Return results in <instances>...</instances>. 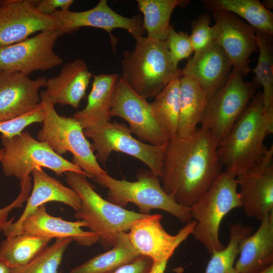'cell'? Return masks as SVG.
<instances>
[{
	"instance_id": "6da1fadb",
	"label": "cell",
	"mask_w": 273,
	"mask_h": 273,
	"mask_svg": "<svg viewBox=\"0 0 273 273\" xmlns=\"http://www.w3.org/2000/svg\"><path fill=\"white\" fill-rule=\"evenodd\" d=\"M218 146L210 132L202 127L190 137H171L159 177L164 192L178 204L190 208L221 172Z\"/></svg>"
},
{
	"instance_id": "7a4b0ae2",
	"label": "cell",
	"mask_w": 273,
	"mask_h": 273,
	"mask_svg": "<svg viewBox=\"0 0 273 273\" xmlns=\"http://www.w3.org/2000/svg\"><path fill=\"white\" fill-rule=\"evenodd\" d=\"M263 111L262 93L258 92L218 146L224 171L234 178L258 163L267 151L264 141L272 133L273 124L265 119Z\"/></svg>"
},
{
	"instance_id": "3957f363",
	"label": "cell",
	"mask_w": 273,
	"mask_h": 273,
	"mask_svg": "<svg viewBox=\"0 0 273 273\" xmlns=\"http://www.w3.org/2000/svg\"><path fill=\"white\" fill-rule=\"evenodd\" d=\"M135 41L132 51L123 53L121 77L141 97L155 98L171 80L181 77V70L174 64L165 41L141 36Z\"/></svg>"
},
{
	"instance_id": "277c9868",
	"label": "cell",
	"mask_w": 273,
	"mask_h": 273,
	"mask_svg": "<svg viewBox=\"0 0 273 273\" xmlns=\"http://www.w3.org/2000/svg\"><path fill=\"white\" fill-rule=\"evenodd\" d=\"M65 179L81 199L80 208L74 213L77 220L87 224L99 237V242L106 249L114 245L118 233L128 231L134 221L148 215L135 212L104 199L82 174L65 172Z\"/></svg>"
},
{
	"instance_id": "5b68a950",
	"label": "cell",
	"mask_w": 273,
	"mask_h": 273,
	"mask_svg": "<svg viewBox=\"0 0 273 273\" xmlns=\"http://www.w3.org/2000/svg\"><path fill=\"white\" fill-rule=\"evenodd\" d=\"M40 96L43 119L37 140L46 143L59 155L71 153L72 162L88 178L95 179L107 173L100 166L80 123L73 117L59 115L44 90L40 93Z\"/></svg>"
},
{
	"instance_id": "8992f818",
	"label": "cell",
	"mask_w": 273,
	"mask_h": 273,
	"mask_svg": "<svg viewBox=\"0 0 273 273\" xmlns=\"http://www.w3.org/2000/svg\"><path fill=\"white\" fill-rule=\"evenodd\" d=\"M136 178L134 181L119 180L106 173L95 180L108 189L106 200L121 207L125 208L131 203L142 214L150 215L151 210L157 209L172 214L185 224L192 220L190 208L178 204L167 195L162 188L159 177L150 169H139Z\"/></svg>"
},
{
	"instance_id": "52a82bcc",
	"label": "cell",
	"mask_w": 273,
	"mask_h": 273,
	"mask_svg": "<svg viewBox=\"0 0 273 273\" xmlns=\"http://www.w3.org/2000/svg\"><path fill=\"white\" fill-rule=\"evenodd\" d=\"M237 189L236 178L221 171L190 207L192 218L196 222L192 235L210 255L225 247L219 237L222 220L233 209L241 207Z\"/></svg>"
},
{
	"instance_id": "ba28073f",
	"label": "cell",
	"mask_w": 273,
	"mask_h": 273,
	"mask_svg": "<svg viewBox=\"0 0 273 273\" xmlns=\"http://www.w3.org/2000/svg\"><path fill=\"white\" fill-rule=\"evenodd\" d=\"M4 150L1 161L4 174L20 179V185L31 180L36 167H45L61 176L68 171L87 175L72 162L56 153L45 142L34 139L28 132L12 137L1 135Z\"/></svg>"
},
{
	"instance_id": "9c48e42d",
	"label": "cell",
	"mask_w": 273,
	"mask_h": 273,
	"mask_svg": "<svg viewBox=\"0 0 273 273\" xmlns=\"http://www.w3.org/2000/svg\"><path fill=\"white\" fill-rule=\"evenodd\" d=\"M260 85L254 78L245 81L232 69L225 84L208 101L200 123L219 144L229 134Z\"/></svg>"
},
{
	"instance_id": "30bf717a",
	"label": "cell",
	"mask_w": 273,
	"mask_h": 273,
	"mask_svg": "<svg viewBox=\"0 0 273 273\" xmlns=\"http://www.w3.org/2000/svg\"><path fill=\"white\" fill-rule=\"evenodd\" d=\"M83 133L93 142L91 147L96 151L98 161H108L112 152H121L142 161L157 176L160 177L163 158L167 143L153 145L142 142L131 135L128 127L116 121L100 126L84 129Z\"/></svg>"
},
{
	"instance_id": "8fae6325",
	"label": "cell",
	"mask_w": 273,
	"mask_h": 273,
	"mask_svg": "<svg viewBox=\"0 0 273 273\" xmlns=\"http://www.w3.org/2000/svg\"><path fill=\"white\" fill-rule=\"evenodd\" d=\"M51 16L55 20L54 30L59 37L73 34L81 27L100 28L109 33L113 48H116L118 39L112 33L114 29L126 30L135 40L143 36L146 32L140 15L124 17L112 10L106 0H100L94 8L87 10L73 12L59 10Z\"/></svg>"
},
{
	"instance_id": "7c38bea8",
	"label": "cell",
	"mask_w": 273,
	"mask_h": 273,
	"mask_svg": "<svg viewBox=\"0 0 273 273\" xmlns=\"http://www.w3.org/2000/svg\"><path fill=\"white\" fill-rule=\"evenodd\" d=\"M58 37L54 29L48 30L20 42L0 46V70L29 75L62 65L63 58L54 50Z\"/></svg>"
},
{
	"instance_id": "4fadbf2b",
	"label": "cell",
	"mask_w": 273,
	"mask_h": 273,
	"mask_svg": "<svg viewBox=\"0 0 273 273\" xmlns=\"http://www.w3.org/2000/svg\"><path fill=\"white\" fill-rule=\"evenodd\" d=\"M111 117L123 119L131 133L153 145L166 144L170 135L153 114L150 103L137 94L120 76L110 110Z\"/></svg>"
},
{
	"instance_id": "5bb4252c",
	"label": "cell",
	"mask_w": 273,
	"mask_h": 273,
	"mask_svg": "<svg viewBox=\"0 0 273 273\" xmlns=\"http://www.w3.org/2000/svg\"><path fill=\"white\" fill-rule=\"evenodd\" d=\"M215 41L222 49L233 69L245 76L251 70L249 57L258 51L256 30L237 15L227 11L212 12Z\"/></svg>"
},
{
	"instance_id": "9a60e30c",
	"label": "cell",
	"mask_w": 273,
	"mask_h": 273,
	"mask_svg": "<svg viewBox=\"0 0 273 273\" xmlns=\"http://www.w3.org/2000/svg\"><path fill=\"white\" fill-rule=\"evenodd\" d=\"M162 216L150 214L136 220L127 233L130 242L141 255L154 262L168 260L175 250L192 235L196 222L186 224L175 235L168 233L161 224Z\"/></svg>"
},
{
	"instance_id": "2e32d148",
	"label": "cell",
	"mask_w": 273,
	"mask_h": 273,
	"mask_svg": "<svg viewBox=\"0 0 273 273\" xmlns=\"http://www.w3.org/2000/svg\"><path fill=\"white\" fill-rule=\"evenodd\" d=\"M273 147L262 159L235 178L246 215L261 221L273 212Z\"/></svg>"
},
{
	"instance_id": "e0dca14e",
	"label": "cell",
	"mask_w": 273,
	"mask_h": 273,
	"mask_svg": "<svg viewBox=\"0 0 273 273\" xmlns=\"http://www.w3.org/2000/svg\"><path fill=\"white\" fill-rule=\"evenodd\" d=\"M54 27V18L39 12L35 0H3L0 7V46L20 42Z\"/></svg>"
},
{
	"instance_id": "ac0fdd59",
	"label": "cell",
	"mask_w": 273,
	"mask_h": 273,
	"mask_svg": "<svg viewBox=\"0 0 273 273\" xmlns=\"http://www.w3.org/2000/svg\"><path fill=\"white\" fill-rule=\"evenodd\" d=\"M47 80L45 77L32 79L19 72L0 70V122L36 108L41 102L39 89Z\"/></svg>"
},
{
	"instance_id": "d6986e66",
	"label": "cell",
	"mask_w": 273,
	"mask_h": 273,
	"mask_svg": "<svg viewBox=\"0 0 273 273\" xmlns=\"http://www.w3.org/2000/svg\"><path fill=\"white\" fill-rule=\"evenodd\" d=\"M82 227H87L83 221H67L49 214L45 204H43L28 215L8 237L26 233L52 239L70 238L78 244L86 247L99 242V237L96 233L84 231Z\"/></svg>"
},
{
	"instance_id": "ffe728a7",
	"label": "cell",
	"mask_w": 273,
	"mask_h": 273,
	"mask_svg": "<svg viewBox=\"0 0 273 273\" xmlns=\"http://www.w3.org/2000/svg\"><path fill=\"white\" fill-rule=\"evenodd\" d=\"M233 67L222 49L214 41L194 54L181 70V76L195 81L209 100L226 82Z\"/></svg>"
},
{
	"instance_id": "44dd1931",
	"label": "cell",
	"mask_w": 273,
	"mask_h": 273,
	"mask_svg": "<svg viewBox=\"0 0 273 273\" xmlns=\"http://www.w3.org/2000/svg\"><path fill=\"white\" fill-rule=\"evenodd\" d=\"M31 173L33 178L31 193L19 219L13 222V218L5 225L3 232L6 238L9 236L28 215L46 203L55 201L61 202L69 206L76 211L80 208V198L73 189L64 186L58 179L50 176L41 167H36Z\"/></svg>"
},
{
	"instance_id": "7402d4cb",
	"label": "cell",
	"mask_w": 273,
	"mask_h": 273,
	"mask_svg": "<svg viewBox=\"0 0 273 273\" xmlns=\"http://www.w3.org/2000/svg\"><path fill=\"white\" fill-rule=\"evenodd\" d=\"M92 76L84 60L77 58L65 64L57 75L47 79L44 91L54 105H70L77 109Z\"/></svg>"
},
{
	"instance_id": "603a6c76",
	"label": "cell",
	"mask_w": 273,
	"mask_h": 273,
	"mask_svg": "<svg viewBox=\"0 0 273 273\" xmlns=\"http://www.w3.org/2000/svg\"><path fill=\"white\" fill-rule=\"evenodd\" d=\"M257 231L242 242L235 268L238 273H256L273 264V212Z\"/></svg>"
},
{
	"instance_id": "cb8c5ba5",
	"label": "cell",
	"mask_w": 273,
	"mask_h": 273,
	"mask_svg": "<svg viewBox=\"0 0 273 273\" xmlns=\"http://www.w3.org/2000/svg\"><path fill=\"white\" fill-rule=\"evenodd\" d=\"M119 77L117 73L93 76L87 104L73 116L83 129L96 128L110 122V112Z\"/></svg>"
},
{
	"instance_id": "d4e9b609",
	"label": "cell",
	"mask_w": 273,
	"mask_h": 273,
	"mask_svg": "<svg viewBox=\"0 0 273 273\" xmlns=\"http://www.w3.org/2000/svg\"><path fill=\"white\" fill-rule=\"evenodd\" d=\"M179 119L177 135L192 136L200 123L208 101L205 92L193 79L179 78Z\"/></svg>"
},
{
	"instance_id": "484cf974",
	"label": "cell",
	"mask_w": 273,
	"mask_h": 273,
	"mask_svg": "<svg viewBox=\"0 0 273 273\" xmlns=\"http://www.w3.org/2000/svg\"><path fill=\"white\" fill-rule=\"evenodd\" d=\"M140 255L130 242L127 233L120 232L111 249L73 268L69 273H111Z\"/></svg>"
},
{
	"instance_id": "4316f807",
	"label": "cell",
	"mask_w": 273,
	"mask_h": 273,
	"mask_svg": "<svg viewBox=\"0 0 273 273\" xmlns=\"http://www.w3.org/2000/svg\"><path fill=\"white\" fill-rule=\"evenodd\" d=\"M208 11L222 10L245 19L256 31L272 36L273 15L258 0H203Z\"/></svg>"
},
{
	"instance_id": "83f0119b",
	"label": "cell",
	"mask_w": 273,
	"mask_h": 273,
	"mask_svg": "<svg viewBox=\"0 0 273 273\" xmlns=\"http://www.w3.org/2000/svg\"><path fill=\"white\" fill-rule=\"evenodd\" d=\"M182 0H137L143 15V27L151 39L165 41L171 27L170 19L174 9L186 4Z\"/></svg>"
},
{
	"instance_id": "f1b7e54d",
	"label": "cell",
	"mask_w": 273,
	"mask_h": 273,
	"mask_svg": "<svg viewBox=\"0 0 273 273\" xmlns=\"http://www.w3.org/2000/svg\"><path fill=\"white\" fill-rule=\"evenodd\" d=\"M52 239L26 233L6 238L0 245V257L10 267L24 265L40 253Z\"/></svg>"
},
{
	"instance_id": "f546056e",
	"label": "cell",
	"mask_w": 273,
	"mask_h": 273,
	"mask_svg": "<svg viewBox=\"0 0 273 273\" xmlns=\"http://www.w3.org/2000/svg\"><path fill=\"white\" fill-rule=\"evenodd\" d=\"M272 35L256 30L259 51L254 79L263 88L264 113H273V46Z\"/></svg>"
},
{
	"instance_id": "4dcf8cb0",
	"label": "cell",
	"mask_w": 273,
	"mask_h": 273,
	"mask_svg": "<svg viewBox=\"0 0 273 273\" xmlns=\"http://www.w3.org/2000/svg\"><path fill=\"white\" fill-rule=\"evenodd\" d=\"M179 78L169 82L150 103L155 116L171 137L177 134L179 119Z\"/></svg>"
},
{
	"instance_id": "1f68e13d",
	"label": "cell",
	"mask_w": 273,
	"mask_h": 273,
	"mask_svg": "<svg viewBox=\"0 0 273 273\" xmlns=\"http://www.w3.org/2000/svg\"><path fill=\"white\" fill-rule=\"evenodd\" d=\"M253 228L241 222L231 223L229 228L230 239L226 246L211 255L205 273H238L235 268L243 240L252 234Z\"/></svg>"
},
{
	"instance_id": "d6a6232c",
	"label": "cell",
	"mask_w": 273,
	"mask_h": 273,
	"mask_svg": "<svg viewBox=\"0 0 273 273\" xmlns=\"http://www.w3.org/2000/svg\"><path fill=\"white\" fill-rule=\"evenodd\" d=\"M73 241L70 238L56 239L26 264L11 267L10 273H62L59 267L64 252Z\"/></svg>"
},
{
	"instance_id": "836d02e7",
	"label": "cell",
	"mask_w": 273,
	"mask_h": 273,
	"mask_svg": "<svg viewBox=\"0 0 273 273\" xmlns=\"http://www.w3.org/2000/svg\"><path fill=\"white\" fill-rule=\"evenodd\" d=\"M211 18L206 14H201L191 22L192 33L190 35L194 54L203 50L214 40Z\"/></svg>"
},
{
	"instance_id": "e575fe53",
	"label": "cell",
	"mask_w": 273,
	"mask_h": 273,
	"mask_svg": "<svg viewBox=\"0 0 273 273\" xmlns=\"http://www.w3.org/2000/svg\"><path fill=\"white\" fill-rule=\"evenodd\" d=\"M165 41L176 66H178L180 61L188 58L194 52L190 35L181 31L176 32L172 25Z\"/></svg>"
},
{
	"instance_id": "d590c367",
	"label": "cell",
	"mask_w": 273,
	"mask_h": 273,
	"mask_svg": "<svg viewBox=\"0 0 273 273\" xmlns=\"http://www.w3.org/2000/svg\"><path fill=\"white\" fill-rule=\"evenodd\" d=\"M43 119V109L40 102L33 110L15 118L0 122V133L2 135L12 137L21 133L27 126L33 123H41Z\"/></svg>"
},
{
	"instance_id": "8d00e7d4",
	"label": "cell",
	"mask_w": 273,
	"mask_h": 273,
	"mask_svg": "<svg viewBox=\"0 0 273 273\" xmlns=\"http://www.w3.org/2000/svg\"><path fill=\"white\" fill-rule=\"evenodd\" d=\"M153 263L150 257L140 255L133 261L120 266L111 273H150Z\"/></svg>"
},
{
	"instance_id": "74e56055",
	"label": "cell",
	"mask_w": 273,
	"mask_h": 273,
	"mask_svg": "<svg viewBox=\"0 0 273 273\" xmlns=\"http://www.w3.org/2000/svg\"><path fill=\"white\" fill-rule=\"evenodd\" d=\"M74 3L73 0H35L37 10L51 16L56 10H67Z\"/></svg>"
},
{
	"instance_id": "f35d334b",
	"label": "cell",
	"mask_w": 273,
	"mask_h": 273,
	"mask_svg": "<svg viewBox=\"0 0 273 273\" xmlns=\"http://www.w3.org/2000/svg\"><path fill=\"white\" fill-rule=\"evenodd\" d=\"M4 150L3 148L0 149V162L2 160ZM24 199L18 196L17 198L11 204L2 208H0V233L3 232V229L8 220V216L11 211L14 208L22 207Z\"/></svg>"
},
{
	"instance_id": "ab89813d",
	"label": "cell",
	"mask_w": 273,
	"mask_h": 273,
	"mask_svg": "<svg viewBox=\"0 0 273 273\" xmlns=\"http://www.w3.org/2000/svg\"><path fill=\"white\" fill-rule=\"evenodd\" d=\"M168 260L154 262L150 273H164Z\"/></svg>"
},
{
	"instance_id": "60d3db41",
	"label": "cell",
	"mask_w": 273,
	"mask_h": 273,
	"mask_svg": "<svg viewBox=\"0 0 273 273\" xmlns=\"http://www.w3.org/2000/svg\"><path fill=\"white\" fill-rule=\"evenodd\" d=\"M11 267L7 263L0 257V273H10Z\"/></svg>"
},
{
	"instance_id": "b9f144b4",
	"label": "cell",
	"mask_w": 273,
	"mask_h": 273,
	"mask_svg": "<svg viewBox=\"0 0 273 273\" xmlns=\"http://www.w3.org/2000/svg\"><path fill=\"white\" fill-rule=\"evenodd\" d=\"M262 4L263 6L268 10L272 9L273 1L272 0H264Z\"/></svg>"
},
{
	"instance_id": "7bdbcfd3",
	"label": "cell",
	"mask_w": 273,
	"mask_h": 273,
	"mask_svg": "<svg viewBox=\"0 0 273 273\" xmlns=\"http://www.w3.org/2000/svg\"><path fill=\"white\" fill-rule=\"evenodd\" d=\"M256 273H273V264Z\"/></svg>"
},
{
	"instance_id": "ee69618b",
	"label": "cell",
	"mask_w": 273,
	"mask_h": 273,
	"mask_svg": "<svg viewBox=\"0 0 273 273\" xmlns=\"http://www.w3.org/2000/svg\"><path fill=\"white\" fill-rule=\"evenodd\" d=\"M3 2V0H2V1L0 0V7H1V5H2Z\"/></svg>"
}]
</instances>
